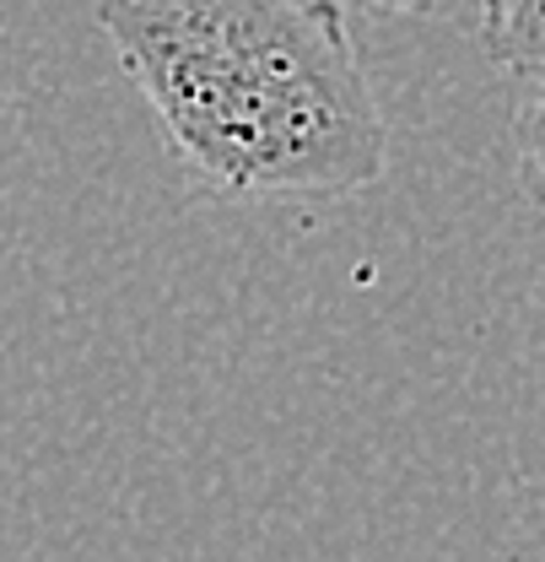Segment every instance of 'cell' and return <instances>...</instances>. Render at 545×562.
Here are the masks:
<instances>
[{
  "label": "cell",
  "mask_w": 545,
  "mask_h": 562,
  "mask_svg": "<svg viewBox=\"0 0 545 562\" xmlns=\"http://www.w3.org/2000/svg\"><path fill=\"white\" fill-rule=\"evenodd\" d=\"M345 5V0H341ZM351 5H367V11H395V16H421V11H432L438 0H351Z\"/></svg>",
  "instance_id": "277c9868"
},
{
  "label": "cell",
  "mask_w": 545,
  "mask_h": 562,
  "mask_svg": "<svg viewBox=\"0 0 545 562\" xmlns=\"http://www.w3.org/2000/svg\"><path fill=\"white\" fill-rule=\"evenodd\" d=\"M98 33L205 195L345 201L389 168L341 0H103Z\"/></svg>",
  "instance_id": "6da1fadb"
},
{
  "label": "cell",
  "mask_w": 545,
  "mask_h": 562,
  "mask_svg": "<svg viewBox=\"0 0 545 562\" xmlns=\"http://www.w3.org/2000/svg\"><path fill=\"white\" fill-rule=\"evenodd\" d=\"M480 44L519 81L545 76V0H480Z\"/></svg>",
  "instance_id": "7a4b0ae2"
},
{
  "label": "cell",
  "mask_w": 545,
  "mask_h": 562,
  "mask_svg": "<svg viewBox=\"0 0 545 562\" xmlns=\"http://www.w3.org/2000/svg\"><path fill=\"white\" fill-rule=\"evenodd\" d=\"M513 151L524 195L545 211V76H530V92L513 109Z\"/></svg>",
  "instance_id": "3957f363"
}]
</instances>
